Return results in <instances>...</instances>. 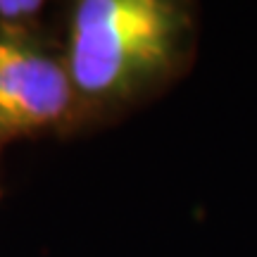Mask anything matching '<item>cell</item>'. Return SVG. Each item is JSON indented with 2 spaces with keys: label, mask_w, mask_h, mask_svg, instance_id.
Here are the masks:
<instances>
[{
  "label": "cell",
  "mask_w": 257,
  "mask_h": 257,
  "mask_svg": "<svg viewBox=\"0 0 257 257\" xmlns=\"http://www.w3.org/2000/svg\"><path fill=\"white\" fill-rule=\"evenodd\" d=\"M193 12L172 0H81L67 29L64 62L83 119L162 88L193 50Z\"/></svg>",
  "instance_id": "1"
},
{
  "label": "cell",
  "mask_w": 257,
  "mask_h": 257,
  "mask_svg": "<svg viewBox=\"0 0 257 257\" xmlns=\"http://www.w3.org/2000/svg\"><path fill=\"white\" fill-rule=\"evenodd\" d=\"M83 121L67 62L36 43L31 31L0 29V148Z\"/></svg>",
  "instance_id": "2"
},
{
  "label": "cell",
  "mask_w": 257,
  "mask_h": 257,
  "mask_svg": "<svg viewBox=\"0 0 257 257\" xmlns=\"http://www.w3.org/2000/svg\"><path fill=\"white\" fill-rule=\"evenodd\" d=\"M38 0H0V29L10 31H31L34 19L43 12Z\"/></svg>",
  "instance_id": "3"
}]
</instances>
